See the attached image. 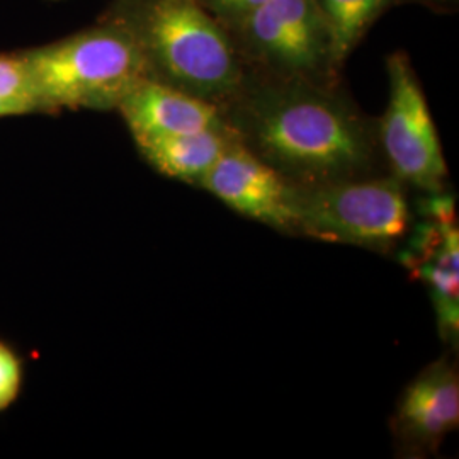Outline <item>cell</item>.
Wrapping results in <instances>:
<instances>
[{
	"label": "cell",
	"instance_id": "cell-1",
	"mask_svg": "<svg viewBox=\"0 0 459 459\" xmlns=\"http://www.w3.org/2000/svg\"><path fill=\"white\" fill-rule=\"evenodd\" d=\"M220 111L235 140L296 187L388 172L377 117L362 111L344 82L246 74Z\"/></svg>",
	"mask_w": 459,
	"mask_h": 459
},
{
	"label": "cell",
	"instance_id": "cell-2",
	"mask_svg": "<svg viewBox=\"0 0 459 459\" xmlns=\"http://www.w3.org/2000/svg\"><path fill=\"white\" fill-rule=\"evenodd\" d=\"M99 19L132 38L155 82L221 108L246 79L227 30L199 0H111Z\"/></svg>",
	"mask_w": 459,
	"mask_h": 459
},
{
	"label": "cell",
	"instance_id": "cell-3",
	"mask_svg": "<svg viewBox=\"0 0 459 459\" xmlns=\"http://www.w3.org/2000/svg\"><path fill=\"white\" fill-rule=\"evenodd\" d=\"M45 115L62 111H116L133 89L148 79L132 38L99 19L81 31L21 49Z\"/></svg>",
	"mask_w": 459,
	"mask_h": 459
},
{
	"label": "cell",
	"instance_id": "cell-4",
	"mask_svg": "<svg viewBox=\"0 0 459 459\" xmlns=\"http://www.w3.org/2000/svg\"><path fill=\"white\" fill-rule=\"evenodd\" d=\"M409 193L390 172L296 187V235L379 254L394 252L413 225Z\"/></svg>",
	"mask_w": 459,
	"mask_h": 459
},
{
	"label": "cell",
	"instance_id": "cell-5",
	"mask_svg": "<svg viewBox=\"0 0 459 459\" xmlns=\"http://www.w3.org/2000/svg\"><path fill=\"white\" fill-rule=\"evenodd\" d=\"M223 28L247 74L344 82L333 36L313 0H265Z\"/></svg>",
	"mask_w": 459,
	"mask_h": 459
},
{
	"label": "cell",
	"instance_id": "cell-6",
	"mask_svg": "<svg viewBox=\"0 0 459 459\" xmlns=\"http://www.w3.org/2000/svg\"><path fill=\"white\" fill-rule=\"evenodd\" d=\"M388 104L377 117V142L386 170L411 191L436 195L447 189L449 170L426 92L403 49L386 56Z\"/></svg>",
	"mask_w": 459,
	"mask_h": 459
},
{
	"label": "cell",
	"instance_id": "cell-7",
	"mask_svg": "<svg viewBox=\"0 0 459 459\" xmlns=\"http://www.w3.org/2000/svg\"><path fill=\"white\" fill-rule=\"evenodd\" d=\"M422 223L411 225L402 255L422 279L436 307L443 339L456 345L459 333L458 225L451 195H427L420 203Z\"/></svg>",
	"mask_w": 459,
	"mask_h": 459
},
{
	"label": "cell",
	"instance_id": "cell-8",
	"mask_svg": "<svg viewBox=\"0 0 459 459\" xmlns=\"http://www.w3.org/2000/svg\"><path fill=\"white\" fill-rule=\"evenodd\" d=\"M196 187L246 218L279 233L296 235V186L237 140L199 179Z\"/></svg>",
	"mask_w": 459,
	"mask_h": 459
},
{
	"label": "cell",
	"instance_id": "cell-9",
	"mask_svg": "<svg viewBox=\"0 0 459 459\" xmlns=\"http://www.w3.org/2000/svg\"><path fill=\"white\" fill-rule=\"evenodd\" d=\"M459 426V375L453 358L426 366L398 398L392 430L402 453L413 458L436 455Z\"/></svg>",
	"mask_w": 459,
	"mask_h": 459
},
{
	"label": "cell",
	"instance_id": "cell-10",
	"mask_svg": "<svg viewBox=\"0 0 459 459\" xmlns=\"http://www.w3.org/2000/svg\"><path fill=\"white\" fill-rule=\"evenodd\" d=\"M116 113L123 117L134 142L165 134L229 130L218 106L152 79L138 83Z\"/></svg>",
	"mask_w": 459,
	"mask_h": 459
},
{
	"label": "cell",
	"instance_id": "cell-11",
	"mask_svg": "<svg viewBox=\"0 0 459 459\" xmlns=\"http://www.w3.org/2000/svg\"><path fill=\"white\" fill-rule=\"evenodd\" d=\"M233 142L231 132L223 130L153 136L138 140L134 145L142 159L159 174L196 186Z\"/></svg>",
	"mask_w": 459,
	"mask_h": 459
},
{
	"label": "cell",
	"instance_id": "cell-12",
	"mask_svg": "<svg viewBox=\"0 0 459 459\" xmlns=\"http://www.w3.org/2000/svg\"><path fill=\"white\" fill-rule=\"evenodd\" d=\"M333 36L339 62L345 66L366 34L400 0H313Z\"/></svg>",
	"mask_w": 459,
	"mask_h": 459
},
{
	"label": "cell",
	"instance_id": "cell-13",
	"mask_svg": "<svg viewBox=\"0 0 459 459\" xmlns=\"http://www.w3.org/2000/svg\"><path fill=\"white\" fill-rule=\"evenodd\" d=\"M0 100L14 106L21 116L45 115L21 49L0 53Z\"/></svg>",
	"mask_w": 459,
	"mask_h": 459
},
{
	"label": "cell",
	"instance_id": "cell-14",
	"mask_svg": "<svg viewBox=\"0 0 459 459\" xmlns=\"http://www.w3.org/2000/svg\"><path fill=\"white\" fill-rule=\"evenodd\" d=\"M22 361L16 351L0 341V411H7L19 396L22 386Z\"/></svg>",
	"mask_w": 459,
	"mask_h": 459
},
{
	"label": "cell",
	"instance_id": "cell-15",
	"mask_svg": "<svg viewBox=\"0 0 459 459\" xmlns=\"http://www.w3.org/2000/svg\"><path fill=\"white\" fill-rule=\"evenodd\" d=\"M199 2L221 24H227L238 17L246 16L265 0H199Z\"/></svg>",
	"mask_w": 459,
	"mask_h": 459
},
{
	"label": "cell",
	"instance_id": "cell-16",
	"mask_svg": "<svg viewBox=\"0 0 459 459\" xmlns=\"http://www.w3.org/2000/svg\"><path fill=\"white\" fill-rule=\"evenodd\" d=\"M402 4L420 5L436 14H456L459 7V0H400V5Z\"/></svg>",
	"mask_w": 459,
	"mask_h": 459
},
{
	"label": "cell",
	"instance_id": "cell-17",
	"mask_svg": "<svg viewBox=\"0 0 459 459\" xmlns=\"http://www.w3.org/2000/svg\"><path fill=\"white\" fill-rule=\"evenodd\" d=\"M7 116H21L14 106H11L9 102L0 100V117H7Z\"/></svg>",
	"mask_w": 459,
	"mask_h": 459
},
{
	"label": "cell",
	"instance_id": "cell-18",
	"mask_svg": "<svg viewBox=\"0 0 459 459\" xmlns=\"http://www.w3.org/2000/svg\"><path fill=\"white\" fill-rule=\"evenodd\" d=\"M51 2H58V0H51Z\"/></svg>",
	"mask_w": 459,
	"mask_h": 459
}]
</instances>
